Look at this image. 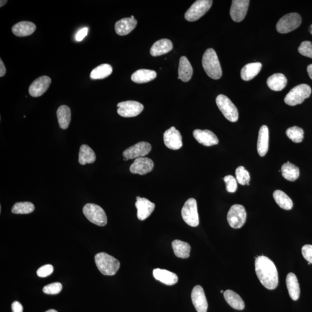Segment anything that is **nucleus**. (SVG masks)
Wrapping results in <instances>:
<instances>
[{
	"mask_svg": "<svg viewBox=\"0 0 312 312\" xmlns=\"http://www.w3.org/2000/svg\"><path fill=\"white\" fill-rule=\"evenodd\" d=\"M173 48V44L170 39H160L156 42L152 46L151 54L154 57H157V56L167 54Z\"/></svg>",
	"mask_w": 312,
	"mask_h": 312,
	"instance_id": "obj_24",
	"label": "nucleus"
},
{
	"mask_svg": "<svg viewBox=\"0 0 312 312\" xmlns=\"http://www.w3.org/2000/svg\"><path fill=\"white\" fill-rule=\"evenodd\" d=\"M62 289V285L60 283L56 282L49 284L44 287L43 289V292L46 294L55 295L60 293Z\"/></svg>",
	"mask_w": 312,
	"mask_h": 312,
	"instance_id": "obj_40",
	"label": "nucleus"
},
{
	"mask_svg": "<svg viewBox=\"0 0 312 312\" xmlns=\"http://www.w3.org/2000/svg\"><path fill=\"white\" fill-rule=\"evenodd\" d=\"M247 214L243 206L235 204L232 206L227 214V221L233 229H238L244 225Z\"/></svg>",
	"mask_w": 312,
	"mask_h": 312,
	"instance_id": "obj_10",
	"label": "nucleus"
},
{
	"mask_svg": "<svg viewBox=\"0 0 312 312\" xmlns=\"http://www.w3.org/2000/svg\"><path fill=\"white\" fill-rule=\"evenodd\" d=\"M273 198L276 204L281 208L285 210H290L293 207V202L289 196L281 190H277L273 192Z\"/></svg>",
	"mask_w": 312,
	"mask_h": 312,
	"instance_id": "obj_34",
	"label": "nucleus"
},
{
	"mask_svg": "<svg viewBox=\"0 0 312 312\" xmlns=\"http://www.w3.org/2000/svg\"><path fill=\"white\" fill-rule=\"evenodd\" d=\"M95 262L98 270L104 275L113 276L119 270V261L106 253L97 254Z\"/></svg>",
	"mask_w": 312,
	"mask_h": 312,
	"instance_id": "obj_3",
	"label": "nucleus"
},
{
	"mask_svg": "<svg viewBox=\"0 0 312 312\" xmlns=\"http://www.w3.org/2000/svg\"><path fill=\"white\" fill-rule=\"evenodd\" d=\"M137 25V20L134 16L130 18L122 19L117 21L115 24V31L118 36H124L128 35L135 29Z\"/></svg>",
	"mask_w": 312,
	"mask_h": 312,
	"instance_id": "obj_20",
	"label": "nucleus"
},
{
	"mask_svg": "<svg viewBox=\"0 0 312 312\" xmlns=\"http://www.w3.org/2000/svg\"><path fill=\"white\" fill-rule=\"evenodd\" d=\"M112 67L108 64H103L96 67L90 75L93 80L102 79L107 78L112 73Z\"/></svg>",
	"mask_w": 312,
	"mask_h": 312,
	"instance_id": "obj_36",
	"label": "nucleus"
},
{
	"mask_svg": "<svg viewBox=\"0 0 312 312\" xmlns=\"http://www.w3.org/2000/svg\"><path fill=\"white\" fill-rule=\"evenodd\" d=\"M192 300L197 312H207L208 304L204 289L201 286L196 285L192 292Z\"/></svg>",
	"mask_w": 312,
	"mask_h": 312,
	"instance_id": "obj_15",
	"label": "nucleus"
},
{
	"mask_svg": "<svg viewBox=\"0 0 312 312\" xmlns=\"http://www.w3.org/2000/svg\"><path fill=\"white\" fill-rule=\"evenodd\" d=\"M35 210V207L30 202H17L12 208V212L15 214H29Z\"/></svg>",
	"mask_w": 312,
	"mask_h": 312,
	"instance_id": "obj_37",
	"label": "nucleus"
},
{
	"mask_svg": "<svg viewBox=\"0 0 312 312\" xmlns=\"http://www.w3.org/2000/svg\"><path fill=\"white\" fill-rule=\"evenodd\" d=\"M311 87L307 84H301L292 88L285 98L286 104L295 106L301 104L311 96Z\"/></svg>",
	"mask_w": 312,
	"mask_h": 312,
	"instance_id": "obj_4",
	"label": "nucleus"
},
{
	"mask_svg": "<svg viewBox=\"0 0 312 312\" xmlns=\"http://www.w3.org/2000/svg\"><path fill=\"white\" fill-rule=\"evenodd\" d=\"M236 179L237 182L241 185H249L250 179H251V176H250V174L249 172L246 170L245 167L243 166H239L236 168L235 171Z\"/></svg>",
	"mask_w": 312,
	"mask_h": 312,
	"instance_id": "obj_39",
	"label": "nucleus"
},
{
	"mask_svg": "<svg viewBox=\"0 0 312 312\" xmlns=\"http://www.w3.org/2000/svg\"><path fill=\"white\" fill-rule=\"evenodd\" d=\"M117 113L124 117L138 116L143 110V105L136 101H127L117 104Z\"/></svg>",
	"mask_w": 312,
	"mask_h": 312,
	"instance_id": "obj_11",
	"label": "nucleus"
},
{
	"mask_svg": "<svg viewBox=\"0 0 312 312\" xmlns=\"http://www.w3.org/2000/svg\"><path fill=\"white\" fill-rule=\"evenodd\" d=\"M172 247L176 257L181 258L189 257L191 246L188 243L180 241V240H174L172 242Z\"/></svg>",
	"mask_w": 312,
	"mask_h": 312,
	"instance_id": "obj_32",
	"label": "nucleus"
},
{
	"mask_svg": "<svg viewBox=\"0 0 312 312\" xmlns=\"http://www.w3.org/2000/svg\"><path fill=\"white\" fill-rule=\"evenodd\" d=\"M216 102L218 108L228 120L231 122H236L238 120V109L227 96L223 95H218Z\"/></svg>",
	"mask_w": 312,
	"mask_h": 312,
	"instance_id": "obj_6",
	"label": "nucleus"
},
{
	"mask_svg": "<svg viewBox=\"0 0 312 312\" xmlns=\"http://www.w3.org/2000/svg\"><path fill=\"white\" fill-rule=\"evenodd\" d=\"M310 32L312 35V24H311V26H310Z\"/></svg>",
	"mask_w": 312,
	"mask_h": 312,
	"instance_id": "obj_51",
	"label": "nucleus"
},
{
	"mask_svg": "<svg viewBox=\"0 0 312 312\" xmlns=\"http://www.w3.org/2000/svg\"><path fill=\"white\" fill-rule=\"evenodd\" d=\"M57 117L59 126L61 129H68L71 120V109L67 105H61L57 111Z\"/></svg>",
	"mask_w": 312,
	"mask_h": 312,
	"instance_id": "obj_31",
	"label": "nucleus"
},
{
	"mask_svg": "<svg viewBox=\"0 0 312 312\" xmlns=\"http://www.w3.org/2000/svg\"><path fill=\"white\" fill-rule=\"evenodd\" d=\"M11 308L12 312H23L22 305L18 301L14 302L12 304Z\"/></svg>",
	"mask_w": 312,
	"mask_h": 312,
	"instance_id": "obj_46",
	"label": "nucleus"
},
{
	"mask_svg": "<svg viewBox=\"0 0 312 312\" xmlns=\"http://www.w3.org/2000/svg\"><path fill=\"white\" fill-rule=\"evenodd\" d=\"M269 148V130L265 125L261 126L259 131L257 152L261 157H264L267 154Z\"/></svg>",
	"mask_w": 312,
	"mask_h": 312,
	"instance_id": "obj_21",
	"label": "nucleus"
},
{
	"mask_svg": "<svg viewBox=\"0 0 312 312\" xmlns=\"http://www.w3.org/2000/svg\"><path fill=\"white\" fill-rule=\"evenodd\" d=\"M157 77L155 71L141 69L136 71L132 76V80L137 83H144L151 82Z\"/></svg>",
	"mask_w": 312,
	"mask_h": 312,
	"instance_id": "obj_30",
	"label": "nucleus"
},
{
	"mask_svg": "<svg viewBox=\"0 0 312 312\" xmlns=\"http://www.w3.org/2000/svg\"><path fill=\"white\" fill-rule=\"evenodd\" d=\"M164 142L168 148L178 150L182 147V136L178 130L172 127L164 134Z\"/></svg>",
	"mask_w": 312,
	"mask_h": 312,
	"instance_id": "obj_14",
	"label": "nucleus"
},
{
	"mask_svg": "<svg viewBox=\"0 0 312 312\" xmlns=\"http://www.w3.org/2000/svg\"><path fill=\"white\" fill-rule=\"evenodd\" d=\"M46 312H58L55 310H50L47 311Z\"/></svg>",
	"mask_w": 312,
	"mask_h": 312,
	"instance_id": "obj_50",
	"label": "nucleus"
},
{
	"mask_svg": "<svg viewBox=\"0 0 312 312\" xmlns=\"http://www.w3.org/2000/svg\"><path fill=\"white\" fill-rule=\"evenodd\" d=\"M84 215L90 222L98 226L107 224V216L104 210L95 204H87L83 208Z\"/></svg>",
	"mask_w": 312,
	"mask_h": 312,
	"instance_id": "obj_5",
	"label": "nucleus"
},
{
	"mask_svg": "<svg viewBox=\"0 0 312 312\" xmlns=\"http://www.w3.org/2000/svg\"><path fill=\"white\" fill-rule=\"evenodd\" d=\"M307 71L309 76H310L312 79V64L308 65L307 67Z\"/></svg>",
	"mask_w": 312,
	"mask_h": 312,
	"instance_id": "obj_48",
	"label": "nucleus"
},
{
	"mask_svg": "<svg viewBox=\"0 0 312 312\" xmlns=\"http://www.w3.org/2000/svg\"><path fill=\"white\" fill-rule=\"evenodd\" d=\"M302 19L297 13L287 14L280 19L276 24V30L279 33L286 34L291 32L300 26Z\"/></svg>",
	"mask_w": 312,
	"mask_h": 312,
	"instance_id": "obj_7",
	"label": "nucleus"
},
{
	"mask_svg": "<svg viewBox=\"0 0 312 312\" xmlns=\"http://www.w3.org/2000/svg\"><path fill=\"white\" fill-rule=\"evenodd\" d=\"M213 1L198 0L186 12L185 18L187 21H195L200 19L210 10Z\"/></svg>",
	"mask_w": 312,
	"mask_h": 312,
	"instance_id": "obj_8",
	"label": "nucleus"
},
{
	"mask_svg": "<svg viewBox=\"0 0 312 312\" xmlns=\"http://www.w3.org/2000/svg\"><path fill=\"white\" fill-rule=\"evenodd\" d=\"M267 82L271 90L278 92L285 88L288 80L283 74L277 73L268 78Z\"/></svg>",
	"mask_w": 312,
	"mask_h": 312,
	"instance_id": "obj_27",
	"label": "nucleus"
},
{
	"mask_svg": "<svg viewBox=\"0 0 312 312\" xmlns=\"http://www.w3.org/2000/svg\"><path fill=\"white\" fill-rule=\"evenodd\" d=\"M220 292H221V293H224L223 290H221V291Z\"/></svg>",
	"mask_w": 312,
	"mask_h": 312,
	"instance_id": "obj_52",
	"label": "nucleus"
},
{
	"mask_svg": "<svg viewBox=\"0 0 312 312\" xmlns=\"http://www.w3.org/2000/svg\"><path fill=\"white\" fill-rule=\"evenodd\" d=\"M193 74V67L188 59L185 56L180 58L178 68V79L187 82L191 79Z\"/></svg>",
	"mask_w": 312,
	"mask_h": 312,
	"instance_id": "obj_26",
	"label": "nucleus"
},
{
	"mask_svg": "<svg viewBox=\"0 0 312 312\" xmlns=\"http://www.w3.org/2000/svg\"><path fill=\"white\" fill-rule=\"evenodd\" d=\"M52 80L48 76L40 77L34 81L29 87V94L33 98H39L44 94L51 85Z\"/></svg>",
	"mask_w": 312,
	"mask_h": 312,
	"instance_id": "obj_16",
	"label": "nucleus"
},
{
	"mask_svg": "<svg viewBox=\"0 0 312 312\" xmlns=\"http://www.w3.org/2000/svg\"><path fill=\"white\" fill-rule=\"evenodd\" d=\"M88 30V28L85 27L78 31L76 35V40L77 41L79 42L82 40L87 35Z\"/></svg>",
	"mask_w": 312,
	"mask_h": 312,
	"instance_id": "obj_45",
	"label": "nucleus"
},
{
	"mask_svg": "<svg viewBox=\"0 0 312 312\" xmlns=\"http://www.w3.org/2000/svg\"><path fill=\"white\" fill-rule=\"evenodd\" d=\"M153 274L156 280L167 286L174 285L178 281V277L176 273L166 270L157 268L153 271Z\"/></svg>",
	"mask_w": 312,
	"mask_h": 312,
	"instance_id": "obj_23",
	"label": "nucleus"
},
{
	"mask_svg": "<svg viewBox=\"0 0 312 312\" xmlns=\"http://www.w3.org/2000/svg\"><path fill=\"white\" fill-rule=\"evenodd\" d=\"M54 268L52 265L47 264L40 267L37 271V274L39 277H45L51 275L54 273Z\"/></svg>",
	"mask_w": 312,
	"mask_h": 312,
	"instance_id": "obj_43",
	"label": "nucleus"
},
{
	"mask_svg": "<svg viewBox=\"0 0 312 312\" xmlns=\"http://www.w3.org/2000/svg\"><path fill=\"white\" fill-rule=\"evenodd\" d=\"M7 72L4 62L2 60H0V77H4Z\"/></svg>",
	"mask_w": 312,
	"mask_h": 312,
	"instance_id": "obj_47",
	"label": "nucleus"
},
{
	"mask_svg": "<svg viewBox=\"0 0 312 312\" xmlns=\"http://www.w3.org/2000/svg\"><path fill=\"white\" fill-rule=\"evenodd\" d=\"M286 135L293 142L300 143L304 139V132L301 128L294 126L287 130Z\"/></svg>",
	"mask_w": 312,
	"mask_h": 312,
	"instance_id": "obj_38",
	"label": "nucleus"
},
{
	"mask_svg": "<svg viewBox=\"0 0 312 312\" xmlns=\"http://www.w3.org/2000/svg\"><path fill=\"white\" fill-rule=\"evenodd\" d=\"M7 0H1V1H0V7H3L5 4H7Z\"/></svg>",
	"mask_w": 312,
	"mask_h": 312,
	"instance_id": "obj_49",
	"label": "nucleus"
},
{
	"mask_svg": "<svg viewBox=\"0 0 312 312\" xmlns=\"http://www.w3.org/2000/svg\"><path fill=\"white\" fill-rule=\"evenodd\" d=\"M182 216L189 226L195 227L199 225L197 204L195 198H190L185 202L182 210Z\"/></svg>",
	"mask_w": 312,
	"mask_h": 312,
	"instance_id": "obj_9",
	"label": "nucleus"
},
{
	"mask_svg": "<svg viewBox=\"0 0 312 312\" xmlns=\"http://www.w3.org/2000/svg\"><path fill=\"white\" fill-rule=\"evenodd\" d=\"M249 0H233L230 9V15L235 22H241L244 20L249 8Z\"/></svg>",
	"mask_w": 312,
	"mask_h": 312,
	"instance_id": "obj_13",
	"label": "nucleus"
},
{
	"mask_svg": "<svg viewBox=\"0 0 312 312\" xmlns=\"http://www.w3.org/2000/svg\"><path fill=\"white\" fill-rule=\"evenodd\" d=\"M255 270L258 279L265 288L274 290L278 286V273L275 265L269 258L261 255L255 258Z\"/></svg>",
	"mask_w": 312,
	"mask_h": 312,
	"instance_id": "obj_1",
	"label": "nucleus"
},
{
	"mask_svg": "<svg viewBox=\"0 0 312 312\" xmlns=\"http://www.w3.org/2000/svg\"><path fill=\"white\" fill-rule=\"evenodd\" d=\"M286 281L290 297L292 300H298L300 295V288L297 277L294 273H290L287 275Z\"/></svg>",
	"mask_w": 312,
	"mask_h": 312,
	"instance_id": "obj_25",
	"label": "nucleus"
},
{
	"mask_svg": "<svg viewBox=\"0 0 312 312\" xmlns=\"http://www.w3.org/2000/svg\"><path fill=\"white\" fill-rule=\"evenodd\" d=\"M136 207L137 209V217L139 220H145L149 217L155 209L154 203L149 199L137 196Z\"/></svg>",
	"mask_w": 312,
	"mask_h": 312,
	"instance_id": "obj_17",
	"label": "nucleus"
},
{
	"mask_svg": "<svg viewBox=\"0 0 312 312\" xmlns=\"http://www.w3.org/2000/svg\"><path fill=\"white\" fill-rule=\"evenodd\" d=\"M302 254L306 260L312 264V245H304L302 248Z\"/></svg>",
	"mask_w": 312,
	"mask_h": 312,
	"instance_id": "obj_44",
	"label": "nucleus"
},
{
	"mask_svg": "<svg viewBox=\"0 0 312 312\" xmlns=\"http://www.w3.org/2000/svg\"><path fill=\"white\" fill-rule=\"evenodd\" d=\"M202 66L206 74L214 79H219L222 76L220 61L214 50L208 49L203 55Z\"/></svg>",
	"mask_w": 312,
	"mask_h": 312,
	"instance_id": "obj_2",
	"label": "nucleus"
},
{
	"mask_svg": "<svg viewBox=\"0 0 312 312\" xmlns=\"http://www.w3.org/2000/svg\"><path fill=\"white\" fill-rule=\"evenodd\" d=\"M151 150L152 146L149 143L139 142L125 150L123 153V156L124 158L127 159V160L130 159L144 157L151 152Z\"/></svg>",
	"mask_w": 312,
	"mask_h": 312,
	"instance_id": "obj_12",
	"label": "nucleus"
},
{
	"mask_svg": "<svg viewBox=\"0 0 312 312\" xmlns=\"http://www.w3.org/2000/svg\"><path fill=\"white\" fill-rule=\"evenodd\" d=\"M299 54L312 58V43L308 40L302 42L298 48Z\"/></svg>",
	"mask_w": 312,
	"mask_h": 312,
	"instance_id": "obj_41",
	"label": "nucleus"
},
{
	"mask_svg": "<svg viewBox=\"0 0 312 312\" xmlns=\"http://www.w3.org/2000/svg\"><path fill=\"white\" fill-rule=\"evenodd\" d=\"M154 167V163L151 159L148 157L136 158L131 165L130 171L134 174L143 176L151 172Z\"/></svg>",
	"mask_w": 312,
	"mask_h": 312,
	"instance_id": "obj_18",
	"label": "nucleus"
},
{
	"mask_svg": "<svg viewBox=\"0 0 312 312\" xmlns=\"http://www.w3.org/2000/svg\"><path fill=\"white\" fill-rule=\"evenodd\" d=\"M224 182L226 185V190L229 193H235L238 188V182L236 179L232 176H227L224 177Z\"/></svg>",
	"mask_w": 312,
	"mask_h": 312,
	"instance_id": "obj_42",
	"label": "nucleus"
},
{
	"mask_svg": "<svg viewBox=\"0 0 312 312\" xmlns=\"http://www.w3.org/2000/svg\"><path fill=\"white\" fill-rule=\"evenodd\" d=\"M282 176L286 180L294 182L299 176V169L297 166L289 161L284 164L281 168Z\"/></svg>",
	"mask_w": 312,
	"mask_h": 312,
	"instance_id": "obj_33",
	"label": "nucleus"
},
{
	"mask_svg": "<svg viewBox=\"0 0 312 312\" xmlns=\"http://www.w3.org/2000/svg\"><path fill=\"white\" fill-rule=\"evenodd\" d=\"M262 64L260 62H252L245 65L241 72V78L243 80H251L260 73Z\"/></svg>",
	"mask_w": 312,
	"mask_h": 312,
	"instance_id": "obj_28",
	"label": "nucleus"
},
{
	"mask_svg": "<svg viewBox=\"0 0 312 312\" xmlns=\"http://www.w3.org/2000/svg\"><path fill=\"white\" fill-rule=\"evenodd\" d=\"M193 136L196 141L205 146L216 145L218 143L217 136L210 130H195L193 132Z\"/></svg>",
	"mask_w": 312,
	"mask_h": 312,
	"instance_id": "obj_19",
	"label": "nucleus"
},
{
	"mask_svg": "<svg viewBox=\"0 0 312 312\" xmlns=\"http://www.w3.org/2000/svg\"><path fill=\"white\" fill-rule=\"evenodd\" d=\"M36 29V25L33 22L23 21L15 24L12 31L15 36L23 37L31 35L35 32Z\"/></svg>",
	"mask_w": 312,
	"mask_h": 312,
	"instance_id": "obj_22",
	"label": "nucleus"
},
{
	"mask_svg": "<svg viewBox=\"0 0 312 312\" xmlns=\"http://www.w3.org/2000/svg\"><path fill=\"white\" fill-rule=\"evenodd\" d=\"M224 297L228 304L236 310H243L245 308V302L237 293L233 290H227L224 292Z\"/></svg>",
	"mask_w": 312,
	"mask_h": 312,
	"instance_id": "obj_29",
	"label": "nucleus"
},
{
	"mask_svg": "<svg viewBox=\"0 0 312 312\" xmlns=\"http://www.w3.org/2000/svg\"><path fill=\"white\" fill-rule=\"evenodd\" d=\"M96 156L95 152L88 145H83L80 146L79 154V163L81 165L92 164L96 161Z\"/></svg>",
	"mask_w": 312,
	"mask_h": 312,
	"instance_id": "obj_35",
	"label": "nucleus"
}]
</instances>
